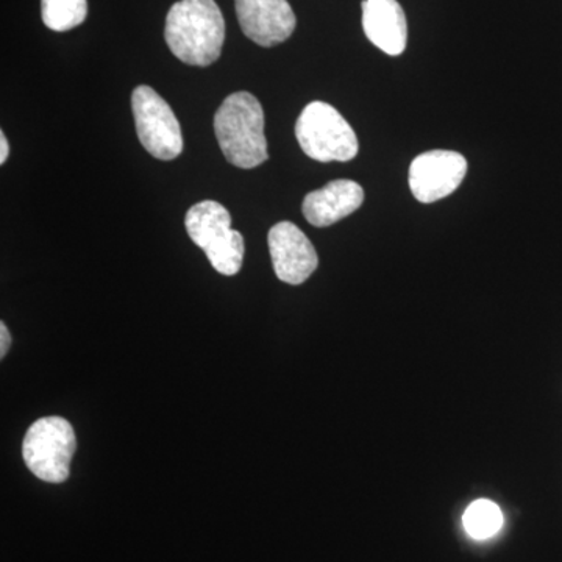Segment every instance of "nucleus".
Here are the masks:
<instances>
[{"label":"nucleus","instance_id":"f257e3e1","mask_svg":"<svg viewBox=\"0 0 562 562\" xmlns=\"http://www.w3.org/2000/svg\"><path fill=\"white\" fill-rule=\"evenodd\" d=\"M165 38L180 61L191 66L213 65L221 57L225 21L214 0H180L166 18Z\"/></svg>","mask_w":562,"mask_h":562},{"label":"nucleus","instance_id":"f03ea898","mask_svg":"<svg viewBox=\"0 0 562 562\" xmlns=\"http://www.w3.org/2000/svg\"><path fill=\"white\" fill-rule=\"evenodd\" d=\"M214 132L222 154L236 168L254 169L269 158L265 111L247 91L228 95L214 116Z\"/></svg>","mask_w":562,"mask_h":562},{"label":"nucleus","instance_id":"7ed1b4c3","mask_svg":"<svg viewBox=\"0 0 562 562\" xmlns=\"http://www.w3.org/2000/svg\"><path fill=\"white\" fill-rule=\"evenodd\" d=\"M184 227L217 272L232 277L241 271L246 254L244 238L241 233L233 231L231 213L222 203H195L184 217Z\"/></svg>","mask_w":562,"mask_h":562},{"label":"nucleus","instance_id":"20e7f679","mask_svg":"<svg viewBox=\"0 0 562 562\" xmlns=\"http://www.w3.org/2000/svg\"><path fill=\"white\" fill-rule=\"evenodd\" d=\"M303 154L321 162L350 161L360 150L357 133L330 103L312 102L295 124Z\"/></svg>","mask_w":562,"mask_h":562},{"label":"nucleus","instance_id":"39448f33","mask_svg":"<svg viewBox=\"0 0 562 562\" xmlns=\"http://www.w3.org/2000/svg\"><path fill=\"white\" fill-rule=\"evenodd\" d=\"M76 432L68 420L43 417L31 425L22 442V458L29 471L46 483L69 479L70 461L76 453Z\"/></svg>","mask_w":562,"mask_h":562},{"label":"nucleus","instance_id":"423d86ee","mask_svg":"<svg viewBox=\"0 0 562 562\" xmlns=\"http://www.w3.org/2000/svg\"><path fill=\"white\" fill-rule=\"evenodd\" d=\"M132 110L144 149L162 161L179 157L183 151V136L169 103L147 85H140L133 91Z\"/></svg>","mask_w":562,"mask_h":562},{"label":"nucleus","instance_id":"0eeeda50","mask_svg":"<svg viewBox=\"0 0 562 562\" xmlns=\"http://www.w3.org/2000/svg\"><path fill=\"white\" fill-rule=\"evenodd\" d=\"M465 173L468 161L458 151H425L412 162L409 187L420 203L438 202L460 188Z\"/></svg>","mask_w":562,"mask_h":562},{"label":"nucleus","instance_id":"6e6552de","mask_svg":"<svg viewBox=\"0 0 562 562\" xmlns=\"http://www.w3.org/2000/svg\"><path fill=\"white\" fill-rule=\"evenodd\" d=\"M273 271L283 283H305L319 266V257L305 233L292 222H279L268 235Z\"/></svg>","mask_w":562,"mask_h":562},{"label":"nucleus","instance_id":"1a4fd4ad","mask_svg":"<svg viewBox=\"0 0 562 562\" xmlns=\"http://www.w3.org/2000/svg\"><path fill=\"white\" fill-rule=\"evenodd\" d=\"M235 7L244 35L261 47L284 43L297 25L288 0H235Z\"/></svg>","mask_w":562,"mask_h":562},{"label":"nucleus","instance_id":"9d476101","mask_svg":"<svg viewBox=\"0 0 562 562\" xmlns=\"http://www.w3.org/2000/svg\"><path fill=\"white\" fill-rule=\"evenodd\" d=\"M362 29L366 36L384 54L397 57L408 41V22L397 0H364Z\"/></svg>","mask_w":562,"mask_h":562},{"label":"nucleus","instance_id":"9b49d317","mask_svg":"<svg viewBox=\"0 0 562 562\" xmlns=\"http://www.w3.org/2000/svg\"><path fill=\"white\" fill-rule=\"evenodd\" d=\"M364 202V191L357 181L335 180L310 192L303 201V216L314 227H330L350 216Z\"/></svg>","mask_w":562,"mask_h":562},{"label":"nucleus","instance_id":"f8f14e48","mask_svg":"<svg viewBox=\"0 0 562 562\" xmlns=\"http://www.w3.org/2000/svg\"><path fill=\"white\" fill-rule=\"evenodd\" d=\"M41 16L50 31H72L87 20L88 2L87 0H41Z\"/></svg>","mask_w":562,"mask_h":562},{"label":"nucleus","instance_id":"ddd939ff","mask_svg":"<svg viewBox=\"0 0 562 562\" xmlns=\"http://www.w3.org/2000/svg\"><path fill=\"white\" fill-rule=\"evenodd\" d=\"M462 522L472 538L490 539L501 530L503 514L494 502L476 501L465 509Z\"/></svg>","mask_w":562,"mask_h":562},{"label":"nucleus","instance_id":"4468645a","mask_svg":"<svg viewBox=\"0 0 562 562\" xmlns=\"http://www.w3.org/2000/svg\"><path fill=\"white\" fill-rule=\"evenodd\" d=\"M11 346V336L9 328L7 325L0 324V358H5V355L9 353Z\"/></svg>","mask_w":562,"mask_h":562},{"label":"nucleus","instance_id":"2eb2a0df","mask_svg":"<svg viewBox=\"0 0 562 562\" xmlns=\"http://www.w3.org/2000/svg\"><path fill=\"white\" fill-rule=\"evenodd\" d=\"M10 154L9 140H7L5 133L0 132V165L7 161Z\"/></svg>","mask_w":562,"mask_h":562}]
</instances>
